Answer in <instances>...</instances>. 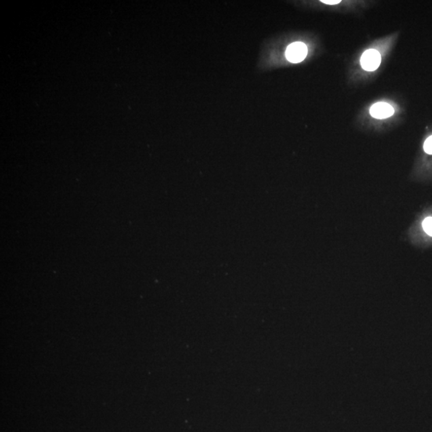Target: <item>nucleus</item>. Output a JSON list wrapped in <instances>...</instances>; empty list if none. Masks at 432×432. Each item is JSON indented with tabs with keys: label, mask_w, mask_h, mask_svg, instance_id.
<instances>
[{
	"label": "nucleus",
	"mask_w": 432,
	"mask_h": 432,
	"mask_svg": "<svg viewBox=\"0 0 432 432\" xmlns=\"http://www.w3.org/2000/svg\"><path fill=\"white\" fill-rule=\"evenodd\" d=\"M307 55V46L303 43L296 42L288 46L286 51V57L292 63H300Z\"/></svg>",
	"instance_id": "2"
},
{
	"label": "nucleus",
	"mask_w": 432,
	"mask_h": 432,
	"mask_svg": "<svg viewBox=\"0 0 432 432\" xmlns=\"http://www.w3.org/2000/svg\"><path fill=\"white\" fill-rule=\"evenodd\" d=\"M423 228L427 235L432 236V217H427L423 220Z\"/></svg>",
	"instance_id": "4"
},
{
	"label": "nucleus",
	"mask_w": 432,
	"mask_h": 432,
	"mask_svg": "<svg viewBox=\"0 0 432 432\" xmlns=\"http://www.w3.org/2000/svg\"><path fill=\"white\" fill-rule=\"evenodd\" d=\"M394 110L392 106L387 102H377L370 109V114L372 117L378 120L387 119L394 115Z\"/></svg>",
	"instance_id": "3"
},
{
	"label": "nucleus",
	"mask_w": 432,
	"mask_h": 432,
	"mask_svg": "<svg viewBox=\"0 0 432 432\" xmlns=\"http://www.w3.org/2000/svg\"><path fill=\"white\" fill-rule=\"evenodd\" d=\"M423 149L426 153L432 155V136L426 138L423 145Z\"/></svg>",
	"instance_id": "5"
},
{
	"label": "nucleus",
	"mask_w": 432,
	"mask_h": 432,
	"mask_svg": "<svg viewBox=\"0 0 432 432\" xmlns=\"http://www.w3.org/2000/svg\"><path fill=\"white\" fill-rule=\"evenodd\" d=\"M321 2L323 3V4H330V5H334V4H339V3H340V1H338V0H336V1H329V0H322V1H321Z\"/></svg>",
	"instance_id": "6"
},
{
	"label": "nucleus",
	"mask_w": 432,
	"mask_h": 432,
	"mask_svg": "<svg viewBox=\"0 0 432 432\" xmlns=\"http://www.w3.org/2000/svg\"><path fill=\"white\" fill-rule=\"evenodd\" d=\"M360 63L364 70L367 71H375L379 68L381 63V55L377 50H367L360 59Z\"/></svg>",
	"instance_id": "1"
}]
</instances>
